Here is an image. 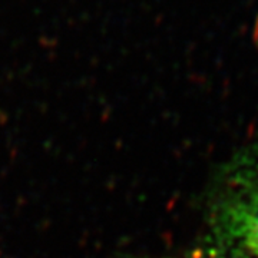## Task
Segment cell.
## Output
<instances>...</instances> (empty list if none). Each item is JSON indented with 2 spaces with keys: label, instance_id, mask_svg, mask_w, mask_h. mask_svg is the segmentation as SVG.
Segmentation results:
<instances>
[{
  "label": "cell",
  "instance_id": "obj_1",
  "mask_svg": "<svg viewBox=\"0 0 258 258\" xmlns=\"http://www.w3.org/2000/svg\"><path fill=\"white\" fill-rule=\"evenodd\" d=\"M210 230L231 258H258V161L231 168L214 194Z\"/></svg>",
  "mask_w": 258,
  "mask_h": 258
}]
</instances>
